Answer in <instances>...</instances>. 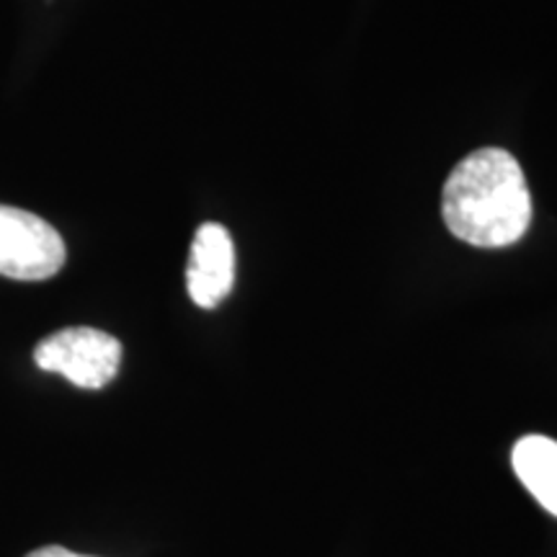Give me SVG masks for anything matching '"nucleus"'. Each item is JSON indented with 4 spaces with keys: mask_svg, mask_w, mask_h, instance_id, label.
Returning a JSON list of instances; mask_svg holds the SVG:
<instances>
[{
    "mask_svg": "<svg viewBox=\"0 0 557 557\" xmlns=\"http://www.w3.org/2000/svg\"><path fill=\"white\" fill-rule=\"evenodd\" d=\"M442 212L455 238L478 248H504L524 238L532 197L524 171L511 152H470L444 184Z\"/></svg>",
    "mask_w": 557,
    "mask_h": 557,
    "instance_id": "nucleus-1",
    "label": "nucleus"
},
{
    "mask_svg": "<svg viewBox=\"0 0 557 557\" xmlns=\"http://www.w3.org/2000/svg\"><path fill=\"white\" fill-rule=\"evenodd\" d=\"M39 369L62 374L83 389H101L116 377L122 364V344L99 329H65L39 341L34 348Z\"/></svg>",
    "mask_w": 557,
    "mask_h": 557,
    "instance_id": "nucleus-2",
    "label": "nucleus"
},
{
    "mask_svg": "<svg viewBox=\"0 0 557 557\" xmlns=\"http://www.w3.org/2000/svg\"><path fill=\"white\" fill-rule=\"evenodd\" d=\"M65 240L50 222L18 207L0 205V276L45 282L65 267Z\"/></svg>",
    "mask_w": 557,
    "mask_h": 557,
    "instance_id": "nucleus-3",
    "label": "nucleus"
},
{
    "mask_svg": "<svg viewBox=\"0 0 557 557\" xmlns=\"http://www.w3.org/2000/svg\"><path fill=\"white\" fill-rule=\"evenodd\" d=\"M235 284V246L230 233L218 222H207L197 230L186 269L189 297L199 308L212 310L233 292Z\"/></svg>",
    "mask_w": 557,
    "mask_h": 557,
    "instance_id": "nucleus-4",
    "label": "nucleus"
},
{
    "mask_svg": "<svg viewBox=\"0 0 557 557\" xmlns=\"http://www.w3.org/2000/svg\"><path fill=\"white\" fill-rule=\"evenodd\" d=\"M511 465L521 485L545 511L557 517V442L549 436H524L513 444Z\"/></svg>",
    "mask_w": 557,
    "mask_h": 557,
    "instance_id": "nucleus-5",
    "label": "nucleus"
},
{
    "mask_svg": "<svg viewBox=\"0 0 557 557\" xmlns=\"http://www.w3.org/2000/svg\"><path fill=\"white\" fill-rule=\"evenodd\" d=\"M26 557H90V555H78V553H70L65 547H58V545H50V547H39L29 553Z\"/></svg>",
    "mask_w": 557,
    "mask_h": 557,
    "instance_id": "nucleus-6",
    "label": "nucleus"
}]
</instances>
